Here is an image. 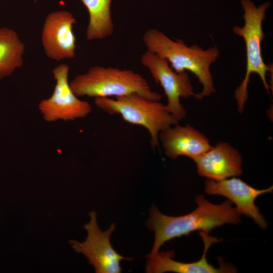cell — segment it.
<instances>
[{
	"instance_id": "52a82bcc",
	"label": "cell",
	"mask_w": 273,
	"mask_h": 273,
	"mask_svg": "<svg viewBox=\"0 0 273 273\" xmlns=\"http://www.w3.org/2000/svg\"><path fill=\"white\" fill-rule=\"evenodd\" d=\"M141 61L163 89L167 99L165 105L168 110L178 121L184 119L187 112L180 99L195 94L188 73L175 72L166 60L148 50L142 55Z\"/></svg>"
},
{
	"instance_id": "8fae6325",
	"label": "cell",
	"mask_w": 273,
	"mask_h": 273,
	"mask_svg": "<svg viewBox=\"0 0 273 273\" xmlns=\"http://www.w3.org/2000/svg\"><path fill=\"white\" fill-rule=\"evenodd\" d=\"M204 244V248L201 258L198 261L186 263L174 260V252L159 251L150 253L147 256L148 259L146 263V271L149 273H163L173 272L177 273H219L234 272L236 269L231 265L228 266L224 263L220 265L217 268L210 264L207 259V253L208 249L214 243L221 241L222 239L209 236V234L199 232Z\"/></svg>"
},
{
	"instance_id": "5bb4252c",
	"label": "cell",
	"mask_w": 273,
	"mask_h": 273,
	"mask_svg": "<svg viewBox=\"0 0 273 273\" xmlns=\"http://www.w3.org/2000/svg\"><path fill=\"white\" fill-rule=\"evenodd\" d=\"M86 8L89 20L86 30L88 40L102 39L113 34L114 24L110 6L112 0H80Z\"/></svg>"
},
{
	"instance_id": "30bf717a",
	"label": "cell",
	"mask_w": 273,
	"mask_h": 273,
	"mask_svg": "<svg viewBox=\"0 0 273 273\" xmlns=\"http://www.w3.org/2000/svg\"><path fill=\"white\" fill-rule=\"evenodd\" d=\"M272 186L265 189H257L236 176L221 180L208 179L205 186L206 194L227 198L235 204L240 214L251 218L262 229L266 228L267 222L255 205V200L264 194L272 193Z\"/></svg>"
},
{
	"instance_id": "4fadbf2b",
	"label": "cell",
	"mask_w": 273,
	"mask_h": 273,
	"mask_svg": "<svg viewBox=\"0 0 273 273\" xmlns=\"http://www.w3.org/2000/svg\"><path fill=\"white\" fill-rule=\"evenodd\" d=\"M159 141L166 156L172 159L184 156L195 160L212 147L207 138L189 124L177 123L168 128L160 132Z\"/></svg>"
},
{
	"instance_id": "6da1fadb",
	"label": "cell",
	"mask_w": 273,
	"mask_h": 273,
	"mask_svg": "<svg viewBox=\"0 0 273 273\" xmlns=\"http://www.w3.org/2000/svg\"><path fill=\"white\" fill-rule=\"evenodd\" d=\"M197 207L192 212L178 216H171L161 213L155 207L150 210L147 225L155 233V240L151 254L159 251L167 241L188 236L199 231L209 234L214 228L226 223L237 224L241 214L232 203L226 200L220 204H214L202 195L195 198Z\"/></svg>"
},
{
	"instance_id": "9a60e30c",
	"label": "cell",
	"mask_w": 273,
	"mask_h": 273,
	"mask_svg": "<svg viewBox=\"0 0 273 273\" xmlns=\"http://www.w3.org/2000/svg\"><path fill=\"white\" fill-rule=\"evenodd\" d=\"M25 46L17 33L0 27V79L11 75L23 64Z\"/></svg>"
},
{
	"instance_id": "2e32d148",
	"label": "cell",
	"mask_w": 273,
	"mask_h": 273,
	"mask_svg": "<svg viewBox=\"0 0 273 273\" xmlns=\"http://www.w3.org/2000/svg\"><path fill=\"white\" fill-rule=\"evenodd\" d=\"M34 1H36V0H34Z\"/></svg>"
},
{
	"instance_id": "5b68a950",
	"label": "cell",
	"mask_w": 273,
	"mask_h": 273,
	"mask_svg": "<svg viewBox=\"0 0 273 273\" xmlns=\"http://www.w3.org/2000/svg\"><path fill=\"white\" fill-rule=\"evenodd\" d=\"M95 104L108 114H119L125 121L144 127L150 134L153 148L159 146L160 132L178 123L166 105L137 94L115 99L97 98L95 99Z\"/></svg>"
},
{
	"instance_id": "9c48e42d",
	"label": "cell",
	"mask_w": 273,
	"mask_h": 273,
	"mask_svg": "<svg viewBox=\"0 0 273 273\" xmlns=\"http://www.w3.org/2000/svg\"><path fill=\"white\" fill-rule=\"evenodd\" d=\"M76 23L72 14L65 10L54 11L47 16L41 40L49 58L59 61L75 57L76 41L73 26Z\"/></svg>"
},
{
	"instance_id": "3957f363",
	"label": "cell",
	"mask_w": 273,
	"mask_h": 273,
	"mask_svg": "<svg viewBox=\"0 0 273 273\" xmlns=\"http://www.w3.org/2000/svg\"><path fill=\"white\" fill-rule=\"evenodd\" d=\"M70 85L78 98L117 97L137 94L155 101L162 98L160 94L152 90L141 74L113 67L93 66L86 72L76 75Z\"/></svg>"
},
{
	"instance_id": "7c38bea8",
	"label": "cell",
	"mask_w": 273,
	"mask_h": 273,
	"mask_svg": "<svg viewBox=\"0 0 273 273\" xmlns=\"http://www.w3.org/2000/svg\"><path fill=\"white\" fill-rule=\"evenodd\" d=\"M201 176L221 180L242 174V156L231 145L220 142L194 160Z\"/></svg>"
},
{
	"instance_id": "277c9868",
	"label": "cell",
	"mask_w": 273,
	"mask_h": 273,
	"mask_svg": "<svg viewBox=\"0 0 273 273\" xmlns=\"http://www.w3.org/2000/svg\"><path fill=\"white\" fill-rule=\"evenodd\" d=\"M241 3L244 12V25L242 27L235 26L233 28L236 35L243 38L246 46V73L241 84L235 92V98L240 113L243 111L248 99V85L250 75L257 74L269 94L270 87L267 81L266 75L272 69V67L264 63L261 53V42L265 36L262 23L266 18L265 12L270 4L266 2L256 7L250 0H241Z\"/></svg>"
},
{
	"instance_id": "8992f818",
	"label": "cell",
	"mask_w": 273,
	"mask_h": 273,
	"mask_svg": "<svg viewBox=\"0 0 273 273\" xmlns=\"http://www.w3.org/2000/svg\"><path fill=\"white\" fill-rule=\"evenodd\" d=\"M69 71V66L65 64L53 70L56 80L53 92L38 105L39 112L47 122L73 121L84 118L92 111L90 104L79 99L73 92L68 81Z\"/></svg>"
},
{
	"instance_id": "7a4b0ae2",
	"label": "cell",
	"mask_w": 273,
	"mask_h": 273,
	"mask_svg": "<svg viewBox=\"0 0 273 273\" xmlns=\"http://www.w3.org/2000/svg\"><path fill=\"white\" fill-rule=\"evenodd\" d=\"M143 40L148 51L166 60L175 72L189 71L197 77L203 89L194 94L195 98L200 100L215 92L210 66L219 57L217 48L204 50L196 45L188 46L181 40H173L155 28L147 30Z\"/></svg>"
},
{
	"instance_id": "ba28073f",
	"label": "cell",
	"mask_w": 273,
	"mask_h": 273,
	"mask_svg": "<svg viewBox=\"0 0 273 273\" xmlns=\"http://www.w3.org/2000/svg\"><path fill=\"white\" fill-rule=\"evenodd\" d=\"M89 214L90 220L84 226L87 234L85 240L82 242L70 241L72 247L86 256L96 272H121V261L131 260L132 258L121 255L112 247L110 238L115 229V224L112 223L107 231H102L98 224L95 212L92 211Z\"/></svg>"
}]
</instances>
